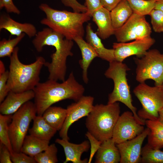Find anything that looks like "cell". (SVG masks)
<instances>
[{"mask_svg": "<svg viewBox=\"0 0 163 163\" xmlns=\"http://www.w3.org/2000/svg\"><path fill=\"white\" fill-rule=\"evenodd\" d=\"M11 160L13 163H36L34 158L22 152H14L11 155Z\"/></svg>", "mask_w": 163, "mask_h": 163, "instance_id": "35", "label": "cell"}, {"mask_svg": "<svg viewBox=\"0 0 163 163\" xmlns=\"http://www.w3.org/2000/svg\"><path fill=\"white\" fill-rule=\"evenodd\" d=\"M120 161L119 150L112 138L102 142L96 152V163H118Z\"/></svg>", "mask_w": 163, "mask_h": 163, "instance_id": "19", "label": "cell"}, {"mask_svg": "<svg viewBox=\"0 0 163 163\" xmlns=\"http://www.w3.org/2000/svg\"><path fill=\"white\" fill-rule=\"evenodd\" d=\"M155 39L149 36L134 40L130 42L114 43L113 47L116 61L123 62L126 58L136 55L142 57L155 43Z\"/></svg>", "mask_w": 163, "mask_h": 163, "instance_id": "13", "label": "cell"}, {"mask_svg": "<svg viewBox=\"0 0 163 163\" xmlns=\"http://www.w3.org/2000/svg\"><path fill=\"white\" fill-rule=\"evenodd\" d=\"M66 7L72 8L74 12L78 13H85L87 10L85 5L79 3L77 0H60Z\"/></svg>", "mask_w": 163, "mask_h": 163, "instance_id": "36", "label": "cell"}, {"mask_svg": "<svg viewBox=\"0 0 163 163\" xmlns=\"http://www.w3.org/2000/svg\"><path fill=\"white\" fill-rule=\"evenodd\" d=\"M85 5L91 17L94 12L102 7L100 0H85Z\"/></svg>", "mask_w": 163, "mask_h": 163, "instance_id": "39", "label": "cell"}, {"mask_svg": "<svg viewBox=\"0 0 163 163\" xmlns=\"http://www.w3.org/2000/svg\"><path fill=\"white\" fill-rule=\"evenodd\" d=\"M159 117L163 119V107L159 112Z\"/></svg>", "mask_w": 163, "mask_h": 163, "instance_id": "43", "label": "cell"}, {"mask_svg": "<svg viewBox=\"0 0 163 163\" xmlns=\"http://www.w3.org/2000/svg\"><path fill=\"white\" fill-rule=\"evenodd\" d=\"M120 113V108L117 102L94 106L86 120L88 131L102 142L112 138Z\"/></svg>", "mask_w": 163, "mask_h": 163, "instance_id": "5", "label": "cell"}, {"mask_svg": "<svg viewBox=\"0 0 163 163\" xmlns=\"http://www.w3.org/2000/svg\"><path fill=\"white\" fill-rule=\"evenodd\" d=\"M34 37L32 43L38 52H41L46 46H53L55 49V52L50 56L51 62H46L44 65L49 73L48 79L65 81L67 59L69 56L73 55L71 51L73 46V40L66 38L49 27L37 32Z\"/></svg>", "mask_w": 163, "mask_h": 163, "instance_id": "1", "label": "cell"}, {"mask_svg": "<svg viewBox=\"0 0 163 163\" xmlns=\"http://www.w3.org/2000/svg\"><path fill=\"white\" fill-rule=\"evenodd\" d=\"M34 104L29 101L24 104L12 116L9 125L11 142L14 152H21L24 140L31 121L36 116Z\"/></svg>", "mask_w": 163, "mask_h": 163, "instance_id": "7", "label": "cell"}, {"mask_svg": "<svg viewBox=\"0 0 163 163\" xmlns=\"http://www.w3.org/2000/svg\"><path fill=\"white\" fill-rule=\"evenodd\" d=\"M4 64L3 62L0 60V74L4 73L5 71Z\"/></svg>", "mask_w": 163, "mask_h": 163, "instance_id": "42", "label": "cell"}, {"mask_svg": "<svg viewBox=\"0 0 163 163\" xmlns=\"http://www.w3.org/2000/svg\"><path fill=\"white\" fill-rule=\"evenodd\" d=\"M149 15L151 18V23L154 31L158 33L163 32V11L154 9Z\"/></svg>", "mask_w": 163, "mask_h": 163, "instance_id": "32", "label": "cell"}, {"mask_svg": "<svg viewBox=\"0 0 163 163\" xmlns=\"http://www.w3.org/2000/svg\"><path fill=\"white\" fill-rule=\"evenodd\" d=\"M33 120V126L29 129L30 134L50 141L57 131L46 121L42 116H36Z\"/></svg>", "mask_w": 163, "mask_h": 163, "instance_id": "24", "label": "cell"}, {"mask_svg": "<svg viewBox=\"0 0 163 163\" xmlns=\"http://www.w3.org/2000/svg\"><path fill=\"white\" fill-rule=\"evenodd\" d=\"M141 162L163 163V151L153 148L147 144L142 148Z\"/></svg>", "mask_w": 163, "mask_h": 163, "instance_id": "29", "label": "cell"}, {"mask_svg": "<svg viewBox=\"0 0 163 163\" xmlns=\"http://www.w3.org/2000/svg\"><path fill=\"white\" fill-rule=\"evenodd\" d=\"M9 72L6 71L0 74V103L5 98L9 92L7 87V82L9 77Z\"/></svg>", "mask_w": 163, "mask_h": 163, "instance_id": "33", "label": "cell"}, {"mask_svg": "<svg viewBox=\"0 0 163 163\" xmlns=\"http://www.w3.org/2000/svg\"><path fill=\"white\" fill-rule=\"evenodd\" d=\"M127 0H123L110 11L112 25L115 30L122 27L133 14Z\"/></svg>", "mask_w": 163, "mask_h": 163, "instance_id": "23", "label": "cell"}, {"mask_svg": "<svg viewBox=\"0 0 163 163\" xmlns=\"http://www.w3.org/2000/svg\"><path fill=\"white\" fill-rule=\"evenodd\" d=\"M67 115L66 109L56 106H50L42 115L44 119L57 131L62 128Z\"/></svg>", "mask_w": 163, "mask_h": 163, "instance_id": "26", "label": "cell"}, {"mask_svg": "<svg viewBox=\"0 0 163 163\" xmlns=\"http://www.w3.org/2000/svg\"><path fill=\"white\" fill-rule=\"evenodd\" d=\"M135 60L137 65L136 79L138 82L144 83L152 79L156 86L163 84V54L157 50H151L142 57Z\"/></svg>", "mask_w": 163, "mask_h": 163, "instance_id": "9", "label": "cell"}, {"mask_svg": "<svg viewBox=\"0 0 163 163\" xmlns=\"http://www.w3.org/2000/svg\"><path fill=\"white\" fill-rule=\"evenodd\" d=\"M133 13L139 15H149L155 8L154 0H127Z\"/></svg>", "mask_w": 163, "mask_h": 163, "instance_id": "27", "label": "cell"}, {"mask_svg": "<svg viewBox=\"0 0 163 163\" xmlns=\"http://www.w3.org/2000/svg\"><path fill=\"white\" fill-rule=\"evenodd\" d=\"M155 0L156 2L163 1V0Z\"/></svg>", "mask_w": 163, "mask_h": 163, "instance_id": "45", "label": "cell"}, {"mask_svg": "<svg viewBox=\"0 0 163 163\" xmlns=\"http://www.w3.org/2000/svg\"><path fill=\"white\" fill-rule=\"evenodd\" d=\"M91 17L97 27L96 33L101 39L105 40L114 35V29L110 11L102 7L93 12Z\"/></svg>", "mask_w": 163, "mask_h": 163, "instance_id": "18", "label": "cell"}, {"mask_svg": "<svg viewBox=\"0 0 163 163\" xmlns=\"http://www.w3.org/2000/svg\"><path fill=\"white\" fill-rule=\"evenodd\" d=\"M150 132L147 127L136 137L117 144L120 155V163H138L141 162L142 145Z\"/></svg>", "mask_w": 163, "mask_h": 163, "instance_id": "14", "label": "cell"}, {"mask_svg": "<svg viewBox=\"0 0 163 163\" xmlns=\"http://www.w3.org/2000/svg\"><path fill=\"white\" fill-rule=\"evenodd\" d=\"M39 8L46 15L40 21L41 24L72 40L78 37H83L85 34L84 24L91 17L87 12L78 13L56 10L46 3L41 4Z\"/></svg>", "mask_w": 163, "mask_h": 163, "instance_id": "3", "label": "cell"}, {"mask_svg": "<svg viewBox=\"0 0 163 163\" xmlns=\"http://www.w3.org/2000/svg\"><path fill=\"white\" fill-rule=\"evenodd\" d=\"M130 69L122 62L114 60L109 62V66L104 75L111 79L114 82L112 92L108 95V104L119 101L126 106L133 114L137 121L142 125H145V120L140 118L136 112L137 108L132 104L129 86L126 78V71Z\"/></svg>", "mask_w": 163, "mask_h": 163, "instance_id": "6", "label": "cell"}, {"mask_svg": "<svg viewBox=\"0 0 163 163\" xmlns=\"http://www.w3.org/2000/svg\"><path fill=\"white\" fill-rule=\"evenodd\" d=\"M160 87L161 89L162 90V91H163V84H162L161 86Z\"/></svg>", "mask_w": 163, "mask_h": 163, "instance_id": "44", "label": "cell"}, {"mask_svg": "<svg viewBox=\"0 0 163 163\" xmlns=\"http://www.w3.org/2000/svg\"><path fill=\"white\" fill-rule=\"evenodd\" d=\"M33 90L37 114L42 116L46 109L56 102L67 99L78 101L83 95L85 88L71 72L68 78L61 83L48 79L39 82Z\"/></svg>", "mask_w": 163, "mask_h": 163, "instance_id": "2", "label": "cell"}, {"mask_svg": "<svg viewBox=\"0 0 163 163\" xmlns=\"http://www.w3.org/2000/svg\"><path fill=\"white\" fill-rule=\"evenodd\" d=\"M12 116L0 114V143L5 145L10 152L11 155L14 152L9 135L8 123Z\"/></svg>", "mask_w": 163, "mask_h": 163, "instance_id": "28", "label": "cell"}, {"mask_svg": "<svg viewBox=\"0 0 163 163\" xmlns=\"http://www.w3.org/2000/svg\"><path fill=\"white\" fill-rule=\"evenodd\" d=\"M19 49L14 48L10 58V64L7 87L9 92L19 93L33 90L40 82V75L46 62L42 56L37 57L36 61L29 64L22 63L18 56Z\"/></svg>", "mask_w": 163, "mask_h": 163, "instance_id": "4", "label": "cell"}, {"mask_svg": "<svg viewBox=\"0 0 163 163\" xmlns=\"http://www.w3.org/2000/svg\"><path fill=\"white\" fill-rule=\"evenodd\" d=\"M86 39L97 53L98 57L109 62L115 60L114 49H107L104 47L100 38L93 30L90 23L86 27Z\"/></svg>", "mask_w": 163, "mask_h": 163, "instance_id": "20", "label": "cell"}, {"mask_svg": "<svg viewBox=\"0 0 163 163\" xmlns=\"http://www.w3.org/2000/svg\"><path fill=\"white\" fill-rule=\"evenodd\" d=\"M133 92L142 106L137 113L139 117L145 120L158 119L159 112L163 107V91L160 87H151L145 82L140 83Z\"/></svg>", "mask_w": 163, "mask_h": 163, "instance_id": "8", "label": "cell"}, {"mask_svg": "<svg viewBox=\"0 0 163 163\" xmlns=\"http://www.w3.org/2000/svg\"><path fill=\"white\" fill-rule=\"evenodd\" d=\"M145 129L136 120L132 111H126L120 116L114 127L112 139L119 144L141 134Z\"/></svg>", "mask_w": 163, "mask_h": 163, "instance_id": "11", "label": "cell"}, {"mask_svg": "<svg viewBox=\"0 0 163 163\" xmlns=\"http://www.w3.org/2000/svg\"><path fill=\"white\" fill-rule=\"evenodd\" d=\"M151 33L145 16L133 13L122 27L115 30L114 35L118 42L125 43L150 36Z\"/></svg>", "mask_w": 163, "mask_h": 163, "instance_id": "10", "label": "cell"}, {"mask_svg": "<svg viewBox=\"0 0 163 163\" xmlns=\"http://www.w3.org/2000/svg\"><path fill=\"white\" fill-rule=\"evenodd\" d=\"M85 136L88 139L91 145V152L88 162V163H91L93 156L99 149L102 142L88 131L86 133Z\"/></svg>", "mask_w": 163, "mask_h": 163, "instance_id": "34", "label": "cell"}, {"mask_svg": "<svg viewBox=\"0 0 163 163\" xmlns=\"http://www.w3.org/2000/svg\"><path fill=\"white\" fill-rule=\"evenodd\" d=\"M11 154L7 148L0 143V163H12Z\"/></svg>", "mask_w": 163, "mask_h": 163, "instance_id": "38", "label": "cell"}, {"mask_svg": "<svg viewBox=\"0 0 163 163\" xmlns=\"http://www.w3.org/2000/svg\"><path fill=\"white\" fill-rule=\"evenodd\" d=\"M3 29L7 30L11 35L17 37L24 33L31 38L35 37L37 33L34 25L30 23L18 22L5 13L2 14L0 16V30Z\"/></svg>", "mask_w": 163, "mask_h": 163, "instance_id": "17", "label": "cell"}, {"mask_svg": "<svg viewBox=\"0 0 163 163\" xmlns=\"http://www.w3.org/2000/svg\"><path fill=\"white\" fill-rule=\"evenodd\" d=\"M94 101L93 97L83 95L78 101L67 107L66 117L59 131V135L62 139L69 140L68 133L70 127L75 121L89 114L93 107Z\"/></svg>", "mask_w": 163, "mask_h": 163, "instance_id": "12", "label": "cell"}, {"mask_svg": "<svg viewBox=\"0 0 163 163\" xmlns=\"http://www.w3.org/2000/svg\"><path fill=\"white\" fill-rule=\"evenodd\" d=\"M145 125L150 129L147 144L154 149L163 148V119L159 117L155 120H146Z\"/></svg>", "mask_w": 163, "mask_h": 163, "instance_id": "22", "label": "cell"}, {"mask_svg": "<svg viewBox=\"0 0 163 163\" xmlns=\"http://www.w3.org/2000/svg\"><path fill=\"white\" fill-rule=\"evenodd\" d=\"M154 9L159 10L163 11V1L156 2Z\"/></svg>", "mask_w": 163, "mask_h": 163, "instance_id": "41", "label": "cell"}, {"mask_svg": "<svg viewBox=\"0 0 163 163\" xmlns=\"http://www.w3.org/2000/svg\"><path fill=\"white\" fill-rule=\"evenodd\" d=\"M83 37H78L73 40L76 43L81 51L82 59L79 61V63L82 69V78L84 82L87 84L88 82L87 70L92 61L98 55L92 47Z\"/></svg>", "mask_w": 163, "mask_h": 163, "instance_id": "21", "label": "cell"}, {"mask_svg": "<svg viewBox=\"0 0 163 163\" xmlns=\"http://www.w3.org/2000/svg\"><path fill=\"white\" fill-rule=\"evenodd\" d=\"M122 0H100V1L102 7L110 11Z\"/></svg>", "mask_w": 163, "mask_h": 163, "instance_id": "40", "label": "cell"}, {"mask_svg": "<svg viewBox=\"0 0 163 163\" xmlns=\"http://www.w3.org/2000/svg\"><path fill=\"white\" fill-rule=\"evenodd\" d=\"M34 96L33 90L19 93L10 91L0 103V113L6 115L14 114L25 103L34 98Z\"/></svg>", "mask_w": 163, "mask_h": 163, "instance_id": "15", "label": "cell"}, {"mask_svg": "<svg viewBox=\"0 0 163 163\" xmlns=\"http://www.w3.org/2000/svg\"><path fill=\"white\" fill-rule=\"evenodd\" d=\"M25 35L22 33L16 38L7 40L3 39L0 41V57H10L16 45L21 40Z\"/></svg>", "mask_w": 163, "mask_h": 163, "instance_id": "30", "label": "cell"}, {"mask_svg": "<svg viewBox=\"0 0 163 163\" xmlns=\"http://www.w3.org/2000/svg\"><path fill=\"white\" fill-rule=\"evenodd\" d=\"M50 141L41 139L30 134L26 135L23 141L21 152L32 157L44 151Z\"/></svg>", "mask_w": 163, "mask_h": 163, "instance_id": "25", "label": "cell"}, {"mask_svg": "<svg viewBox=\"0 0 163 163\" xmlns=\"http://www.w3.org/2000/svg\"><path fill=\"white\" fill-rule=\"evenodd\" d=\"M58 149L54 143L49 145L43 152L34 157L37 163H56L58 162Z\"/></svg>", "mask_w": 163, "mask_h": 163, "instance_id": "31", "label": "cell"}, {"mask_svg": "<svg viewBox=\"0 0 163 163\" xmlns=\"http://www.w3.org/2000/svg\"><path fill=\"white\" fill-rule=\"evenodd\" d=\"M55 142L61 145L63 148L66 156L64 163L71 161L73 163H87V158L81 159V156L84 152H87L90 148L89 141L85 140L79 144H75L69 142V140L62 139H57Z\"/></svg>", "mask_w": 163, "mask_h": 163, "instance_id": "16", "label": "cell"}, {"mask_svg": "<svg viewBox=\"0 0 163 163\" xmlns=\"http://www.w3.org/2000/svg\"><path fill=\"white\" fill-rule=\"evenodd\" d=\"M4 8L8 13H13L18 14L20 11L14 5L12 0H0V9Z\"/></svg>", "mask_w": 163, "mask_h": 163, "instance_id": "37", "label": "cell"}]
</instances>
